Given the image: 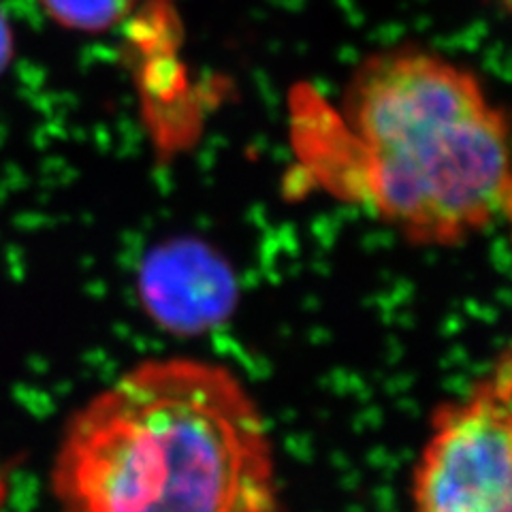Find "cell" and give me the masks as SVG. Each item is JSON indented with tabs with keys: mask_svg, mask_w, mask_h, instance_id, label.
Instances as JSON below:
<instances>
[{
	"mask_svg": "<svg viewBox=\"0 0 512 512\" xmlns=\"http://www.w3.org/2000/svg\"><path fill=\"white\" fill-rule=\"evenodd\" d=\"M306 186L361 207L410 246L459 248L510 220V128L480 79L421 47L367 56L340 105L291 94Z\"/></svg>",
	"mask_w": 512,
	"mask_h": 512,
	"instance_id": "6da1fadb",
	"label": "cell"
},
{
	"mask_svg": "<svg viewBox=\"0 0 512 512\" xmlns=\"http://www.w3.org/2000/svg\"><path fill=\"white\" fill-rule=\"evenodd\" d=\"M54 498L77 512H269L280 508L274 440L229 367L146 359L64 427Z\"/></svg>",
	"mask_w": 512,
	"mask_h": 512,
	"instance_id": "7a4b0ae2",
	"label": "cell"
},
{
	"mask_svg": "<svg viewBox=\"0 0 512 512\" xmlns=\"http://www.w3.org/2000/svg\"><path fill=\"white\" fill-rule=\"evenodd\" d=\"M421 512H508L512 506V359L504 348L461 397L431 414L410 474Z\"/></svg>",
	"mask_w": 512,
	"mask_h": 512,
	"instance_id": "3957f363",
	"label": "cell"
},
{
	"mask_svg": "<svg viewBox=\"0 0 512 512\" xmlns=\"http://www.w3.org/2000/svg\"><path fill=\"white\" fill-rule=\"evenodd\" d=\"M139 291L143 306L158 325L192 333L227 318L235 284L231 271L210 248L197 242H173L143 263Z\"/></svg>",
	"mask_w": 512,
	"mask_h": 512,
	"instance_id": "277c9868",
	"label": "cell"
},
{
	"mask_svg": "<svg viewBox=\"0 0 512 512\" xmlns=\"http://www.w3.org/2000/svg\"><path fill=\"white\" fill-rule=\"evenodd\" d=\"M62 28L82 35H103L133 13L139 0H39Z\"/></svg>",
	"mask_w": 512,
	"mask_h": 512,
	"instance_id": "5b68a950",
	"label": "cell"
},
{
	"mask_svg": "<svg viewBox=\"0 0 512 512\" xmlns=\"http://www.w3.org/2000/svg\"><path fill=\"white\" fill-rule=\"evenodd\" d=\"M15 56V37H13V28L7 20L5 11L0 9V75H3L9 64Z\"/></svg>",
	"mask_w": 512,
	"mask_h": 512,
	"instance_id": "8992f818",
	"label": "cell"
},
{
	"mask_svg": "<svg viewBox=\"0 0 512 512\" xmlns=\"http://www.w3.org/2000/svg\"><path fill=\"white\" fill-rule=\"evenodd\" d=\"M502 3H504V7H508V5H510V0H502Z\"/></svg>",
	"mask_w": 512,
	"mask_h": 512,
	"instance_id": "52a82bcc",
	"label": "cell"
}]
</instances>
